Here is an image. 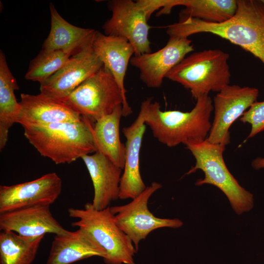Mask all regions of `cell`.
Masks as SVG:
<instances>
[{
	"label": "cell",
	"mask_w": 264,
	"mask_h": 264,
	"mask_svg": "<svg viewBox=\"0 0 264 264\" xmlns=\"http://www.w3.org/2000/svg\"><path fill=\"white\" fill-rule=\"evenodd\" d=\"M235 15L221 23L187 18L167 26L169 37L187 38L209 33L228 40L264 64V4L261 0H237Z\"/></svg>",
	"instance_id": "6da1fadb"
},
{
	"label": "cell",
	"mask_w": 264,
	"mask_h": 264,
	"mask_svg": "<svg viewBox=\"0 0 264 264\" xmlns=\"http://www.w3.org/2000/svg\"><path fill=\"white\" fill-rule=\"evenodd\" d=\"M148 98L141 103L145 109L146 125L160 143L169 147L183 143L204 141L211 125L210 117L213 110L208 95L200 96L190 111L161 110L157 102Z\"/></svg>",
	"instance_id": "7a4b0ae2"
},
{
	"label": "cell",
	"mask_w": 264,
	"mask_h": 264,
	"mask_svg": "<svg viewBox=\"0 0 264 264\" xmlns=\"http://www.w3.org/2000/svg\"><path fill=\"white\" fill-rule=\"evenodd\" d=\"M82 117L77 122L24 126V135L41 155L57 164L70 163L97 152L94 123Z\"/></svg>",
	"instance_id": "3957f363"
},
{
	"label": "cell",
	"mask_w": 264,
	"mask_h": 264,
	"mask_svg": "<svg viewBox=\"0 0 264 264\" xmlns=\"http://www.w3.org/2000/svg\"><path fill=\"white\" fill-rule=\"evenodd\" d=\"M229 58L228 53L219 49L194 52L182 60L166 78L189 90L197 100L230 85Z\"/></svg>",
	"instance_id": "277c9868"
},
{
	"label": "cell",
	"mask_w": 264,
	"mask_h": 264,
	"mask_svg": "<svg viewBox=\"0 0 264 264\" xmlns=\"http://www.w3.org/2000/svg\"><path fill=\"white\" fill-rule=\"evenodd\" d=\"M185 146L196 159L195 165L186 174L198 169L204 174V177L198 179L196 185L209 184L218 188L238 215L249 212L253 208V195L240 185L225 165L223 157L225 146L211 143L206 139L201 142H189Z\"/></svg>",
	"instance_id": "5b68a950"
},
{
	"label": "cell",
	"mask_w": 264,
	"mask_h": 264,
	"mask_svg": "<svg viewBox=\"0 0 264 264\" xmlns=\"http://www.w3.org/2000/svg\"><path fill=\"white\" fill-rule=\"evenodd\" d=\"M68 214L78 219L71 225L86 231L104 249L106 263L135 264L133 256L137 251L131 240L116 224L110 206L98 210L91 203H87L84 209L69 208Z\"/></svg>",
	"instance_id": "8992f818"
},
{
	"label": "cell",
	"mask_w": 264,
	"mask_h": 264,
	"mask_svg": "<svg viewBox=\"0 0 264 264\" xmlns=\"http://www.w3.org/2000/svg\"><path fill=\"white\" fill-rule=\"evenodd\" d=\"M60 101L94 123L120 105L123 116L132 112L112 75L104 66Z\"/></svg>",
	"instance_id": "52a82bcc"
},
{
	"label": "cell",
	"mask_w": 264,
	"mask_h": 264,
	"mask_svg": "<svg viewBox=\"0 0 264 264\" xmlns=\"http://www.w3.org/2000/svg\"><path fill=\"white\" fill-rule=\"evenodd\" d=\"M161 187L160 183L154 182L130 203L110 207L116 224L131 240L136 251L140 242L155 229L162 227L177 228L183 225V222L178 219L159 218L149 210V198Z\"/></svg>",
	"instance_id": "ba28073f"
},
{
	"label": "cell",
	"mask_w": 264,
	"mask_h": 264,
	"mask_svg": "<svg viewBox=\"0 0 264 264\" xmlns=\"http://www.w3.org/2000/svg\"><path fill=\"white\" fill-rule=\"evenodd\" d=\"M109 6L112 15L103 25L104 34L127 39L133 48L134 56L151 52L149 19L137 0H114Z\"/></svg>",
	"instance_id": "9c48e42d"
},
{
	"label": "cell",
	"mask_w": 264,
	"mask_h": 264,
	"mask_svg": "<svg viewBox=\"0 0 264 264\" xmlns=\"http://www.w3.org/2000/svg\"><path fill=\"white\" fill-rule=\"evenodd\" d=\"M259 90L255 88L229 85L214 98V117L206 140L224 146L230 143L232 124L256 102Z\"/></svg>",
	"instance_id": "30bf717a"
},
{
	"label": "cell",
	"mask_w": 264,
	"mask_h": 264,
	"mask_svg": "<svg viewBox=\"0 0 264 264\" xmlns=\"http://www.w3.org/2000/svg\"><path fill=\"white\" fill-rule=\"evenodd\" d=\"M103 66L92 43L72 55L62 68L40 84V93L60 100Z\"/></svg>",
	"instance_id": "8fae6325"
},
{
	"label": "cell",
	"mask_w": 264,
	"mask_h": 264,
	"mask_svg": "<svg viewBox=\"0 0 264 264\" xmlns=\"http://www.w3.org/2000/svg\"><path fill=\"white\" fill-rule=\"evenodd\" d=\"M62 179L56 173L12 185L0 186V214L29 206L53 203L60 195Z\"/></svg>",
	"instance_id": "7c38bea8"
},
{
	"label": "cell",
	"mask_w": 264,
	"mask_h": 264,
	"mask_svg": "<svg viewBox=\"0 0 264 264\" xmlns=\"http://www.w3.org/2000/svg\"><path fill=\"white\" fill-rule=\"evenodd\" d=\"M192 42L187 38L170 37L162 48L154 52L134 55L130 63L139 70L140 78L147 86L158 88L172 69L194 51Z\"/></svg>",
	"instance_id": "4fadbf2b"
},
{
	"label": "cell",
	"mask_w": 264,
	"mask_h": 264,
	"mask_svg": "<svg viewBox=\"0 0 264 264\" xmlns=\"http://www.w3.org/2000/svg\"><path fill=\"white\" fill-rule=\"evenodd\" d=\"M145 130V109L141 104L134 121L122 129L126 142L124 172L119 186V198L121 199H132L147 187L140 172V152Z\"/></svg>",
	"instance_id": "5bb4252c"
},
{
	"label": "cell",
	"mask_w": 264,
	"mask_h": 264,
	"mask_svg": "<svg viewBox=\"0 0 264 264\" xmlns=\"http://www.w3.org/2000/svg\"><path fill=\"white\" fill-rule=\"evenodd\" d=\"M0 229L24 237H39L46 233L62 235L64 228L52 216L50 205L41 204L0 214Z\"/></svg>",
	"instance_id": "9a60e30c"
},
{
	"label": "cell",
	"mask_w": 264,
	"mask_h": 264,
	"mask_svg": "<svg viewBox=\"0 0 264 264\" xmlns=\"http://www.w3.org/2000/svg\"><path fill=\"white\" fill-rule=\"evenodd\" d=\"M20 104L21 110L17 123L22 127L77 122L83 117L61 101L41 93H22Z\"/></svg>",
	"instance_id": "2e32d148"
},
{
	"label": "cell",
	"mask_w": 264,
	"mask_h": 264,
	"mask_svg": "<svg viewBox=\"0 0 264 264\" xmlns=\"http://www.w3.org/2000/svg\"><path fill=\"white\" fill-rule=\"evenodd\" d=\"M81 158L89 174L94 188L91 203L98 210L109 207L111 201L119 198L122 169L99 152Z\"/></svg>",
	"instance_id": "e0dca14e"
},
{
	"label": "cell",
	"mask_w": 264,
	"mask_h": 264,
	"mask_svg": "<svg viewBox=\"0 0 264 264\" xmlns=\"http://www.w3.org/2000/svg\"><path fill=\"white\" fill-rule=\"evenodd\" d=\"M92 256L104 259L106 253L88 233L79 228L55 235L46 264H70Z\"/></svg>",
	"instance_id": "ac0fdd59"
},
{
	"label": "cell",
	"mask_w": 264,
	"mask_h": 264,
	"mask_svg": "<svg viewBox=\"0 0 264 264\" xmlns=\"http://www.w3.org/2000/svg\"><path fill=\"white\" fill-rule=\"evenodd\" d=\"M95 53L112 75L126 102L124 80L129 63L134 54L128 41L120 37L107 35L96 31L92 42Z\"/></svg>",
	"instance_id": "d6986e66"
},
{
	"label": "cell",
	"mask_w": 264,
	"mask_h": 264,
	"mask_svg": "<svg viewBox=\"0 0 264 264\" xmlns=\"http://www.w3.org/2000/svg\"><path fill=\"white\" fill-rule=\"evenodd\" d=\"M51 28L42 49L62 50L72 55L93 42L97 31L70 24L58 13L52 3L49 5Z\"/></svg>",
	"instance_id": "ffe728a7"
},
{
	"label": "cell",
	"mask_w": 264,
	"mask_h": 264,
	"mask_svg": "<svg viewBox=\"0 0 264 264\" xmlns=\"http://www.w3.org/2000/svg\"><path fill=\"white\" fill-rule=\"evenodd\" d=\"M184 6L182 19L192 18L203 21L221 23L232 18L237 10L236 0H164L158 15L168 14L176 6Z\"/></svg>",
	"instance_id": "44dd1931"
},
{
	"label": "cell",
	"mask_w": 264,
	"mask_h": 264,
	"mask_svg": "<svg viewBox=\"0 0 264 264\" xmlns=\"http://www.w3.org/2000/svg\"><path fill=\"white\" fill-rule=\"evenodd\" d=\"M122 116V105H120L111 113L94 123L93 132L97 152L123 169L125 145L121 141L119 134L120 122Z\"/></svg>",
	"instance_id": "7402d4cb"
},
{
	"label": "cell",
	"mask_w": 264,
	"mask_h": 264,
	"mask_svg": "<svg viewBox=\"0 0 264 264\" xmlns=\"http://www.w3.org/2000/svg\"><path fill=\"white\" fill-rule=\"evenodd\" d=\"M19 89L16 80L8 66L4 54L0 51V150L5 146L8 132L19 116L21 106L15 90Z\"/></svg>",
	"instance_id": "603a6c76"
},
{
	"label": "cell",
	"mask_w": 264,
	"mask_h": 264,
	"mask_svg": "<svg viewBox=\"0 0 264 264\" xmlns=\"http://www.w3.org/2000/svg\"><path fill=\"white\" fill-rule=\"evenodd\" d=\"M44 237H24L11 231H2L0 264H31Z\"/></svg>",
	"instance_id": "cb8c5ba5"
},
{
	"label": "cell",
	"mask_w": 264,
	"mask_h": 264,
	"mask_svg": "<svg viewBox=\"0 0 264 264\" xmlns=\"http://www.w3.org/2000/svg\"><path fill=\"white\" fill-rule=\"evenodd\" d=\"M72 55L62 50L42 49L30 62L25 78L41 84L62 68Z\"/></svg>",
	"instance_id": "d4e9b609"
},
{
	"label": "cell",
	"mask_w": 264,
	"mask_h": 264,
	"mask_svg": "<svg viewBox=\"0 0 264 264\" xmlns=\"http://www.w3.org/2000/svg\"><path fill=\"white\" fill-rule=\"evenodd\" d=\"M243 123L251 125L248 137H252L264 130V101L255 102L240 118Z\"/></svg>",
	"instance_id": "484cf974"
},
{
	"label": "cell",
	"mask_w": 264,
	"mask_h": 264,
	"mask_svg": "<svg viewBox=\"0 0 264 264\" xmlns=\"http://www.w3.org/2000/svg\"><path fill=\"white\" fill-rule=\"evenodd\" d=\"M252 166L256 170L264 168V158L258 157L253 160Z\"/></svg>",
	"instance_id": "4316f807"
},
{
	"label": "cell",
	"mask_w": 264,
	"mask_h": 264,
	"mask_svg": "<svg viewBox=\"0 0 264 264\" xmlns=\"http://www.w3.org/2000/svg\"><path fill=\"white\" fill-rule=\"evenodd\" d=\"M263 3L264 4V0H261Z\"/></svg>",
	"instance_id": "83f0119b"
}]
</instances>
